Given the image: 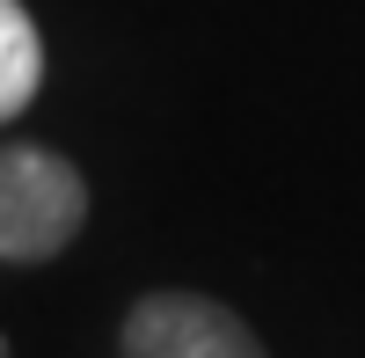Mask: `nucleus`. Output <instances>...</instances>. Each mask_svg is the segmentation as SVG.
I'll list each match as a JSON object with an SVG mask.
<instances>
[{"mask_svg":"<svg viewBox=\"0 0 365 358\" xmlns=\"http://www.w3.org/2000/svg\"><path fill=\"white\" fill-rule=\"evenodd\" d=\"M96 198H88L81 161H66L58 146L37 139H8L0 146V263L8 271H44L73 242Z\"/></svg>","mask_w":365,"mask_h":358,"instance_id":"f257e3e1","label":"nucleus"},{"mask_svg":"<svg viewBox=\"0 0 365 358\" xmlns=\"http://www.w3.org/2000/svg\"><path fill=\"white\" fill-rule=\"evenodd\" d=\"M117 358H270V351L227 300L154 285L117 322Z\"/></svg>","mask_w":365,"mask_h":358,"instance_id":"f03ea898","label":"nucleus"},{"mask_svg":"<svg viewBox=\"0 0 365 358\" xmlns=\"http://www.w3.org/2000/svg\"><path fill=\"white\" fill-rule=\"evenodd\" d=\"M37 88H44V37L22 0H0V125H15L37 103Z\"/></svg>","mask_w":365,"mask_h":358,"instance_id":"7ed1b4c3","label":"nucleus"},{"mask_svg":"<svg viewBox=\"0 0 365 358\" xmlns=\"http://www.w3.org/2000/svg\"><path fill=\"white\" fill-rule=\"evenodd\" d=\"M0 358H15V344H8V337H0Z\"/></svg>","mask_w":365,"mask_h":358,"instance_id":"20e7f679","label":"nucleus"}]
</instances>
